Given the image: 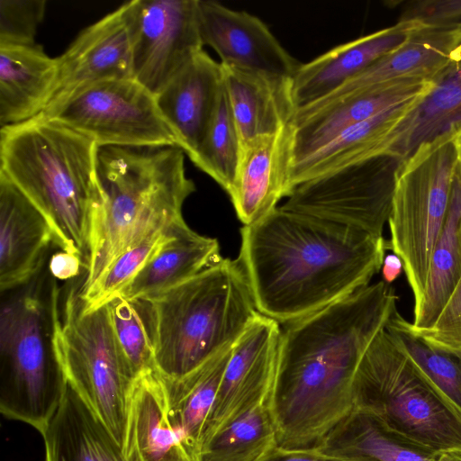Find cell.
<instances>
[{"label":"cell","instance_id":"1","mask_svg":"<svg viewBox=\"0 0 461 461\" xmlns=\"http://www.w3.org/2000/svg\"><path fill=\"white\" fill-rule=\"evenodd\" d=\"M397 299L381 280L285 324L269 400L277 447H318L354 410L357 369Z\"/></svg>","mask_w":461,"mask_h":461},{"label":"cell","instance_id":"2","mask_svg":"<svg viewBox=\"0 0 461 461\" xmlns=\"http://www.w3.org/2000/svg\"><path fill=\"white\" fill-rule=\"evenodd\" d=\"M240 233L238 259L257 311L280 324L367 286L391 249L384 237L280 206Z\"/></svg>","mask_w":461,"mask_h":461},{"label":"cell","instance_id":"3","mask_svg":"<svg viewBox=\"0 0 461 461\" xmlns=\"http://www.w3.org/2000/svg\"><path fill=\"white\" fill-rule=\"evenodd\" d=\"M97 176L100 200L91 217L79 294L125 251L182 219L183 204L195 191L178 146L98 147Z\"/></svg>","mask_w":461,"mask_h":461},{"label":"cell","instance_id":"4","mask_svg":"<svg viewBox=\"0 0 461 461\" xmlns=\"http://www.w3.org/2000/svg\"><path fill=\"white\" fill-rule=\"evenodd\" d=\"M97 151L93 140L46 119L0 128V172L46 217L54 244L84 264L100 200Z\"/></svg>","mask_w":461,"mask_h":461},{"label":"cell","instance_id":"5","mask_svg":"<svg viewBox=\"0 0 461 461\" xmlns=\"http://www.w3.org/2000/svg\"><path fill=\"white\" fill-rule=\"evenodd\" d=\"M135 303L155 367L168 379L185 376L232 347L258 312L242 266L229 258Z\"/></svg>","mask_w":461,"mask_h":461},{"label":"cell","instance_id":"6","mask_svg":"<svg viewBox=\"0 0 461 461\" xmlns=\"http://www.w3.org/2000/svg\"><path fill=\"white\" fill-rule=\"evenodd\" d=\"M59 295L55 280L48 300L25 287L8 298L0 315V411L40 433L68 387L55 340Z\"/></svg>","mask_w":461,"mask_h":461},{"label":"cell","instance_id":"7","mask_svg":"<svg viewBox=\"0 0 461 461\" xmlns=\"http://www.w3.org/2000/svg\"><path fill=\"white\" fill-rule=\"evenodd\" d=\"M354 409L438 454L461 452V411L396 345L385 326L357 369Z\"/></svg>","mask_w":461,"mask_h":461},{"label":"cell","instance_id":"8","mask_svg":"<svg viewBox=\"0 0 461 461\" xmlns=\"http://www.w3.org/2000/svg\"><path fill=\"white\" fill-rule=\"evenodd\" d=\"M457 124L418 147L394 174L389 242L403 263L414 308L422 299L431 254L448 213L457 169L452 142Z\"/></svg>","mask_w":461,"mask_h":461},{"label":"cell","instance_id":"9","mask_svg":"<svg viewBox=\"0 0 461 461\" xmlns=\"http://www.w3.org/2000/svg\"><path fill=\"white\" fill-rule=\"evenodd\" d=\"M56 323V346L68 384L122 447L134 377L119 349L107 303L84 307L68 291Z\"/></svg>","mask_w":461,"mask_h":461},{"label":"cell","instance_id":"10","mask_svg":"<svg viewBox=\"0 0 461 461\" xmlns=\"http://www.w3.org/2000/svg\"><path fill=\"white\" fill-rule=\"evenodd\" d=\"M37 117L59 122L98 147L178 146L156 95L133 78L88 86Z\"/></svg>","mask_w":461,"mask_h":461},{"label":"cell","instance_id":"11","mask_svg":"<svg viewBox=\"0 0 461 461\" xmlns=\"http://www.w3.org/2000/svg\"><path fill=\"white\" fill-rule=\"evenodd\" d=\"M400 160L377 156L296 185L280 207L383 237Z\"/></svg>","mask_w":461,"mask_h":461},{"label":"cell","instance_id":"12","mask_svg":"<svg viewBox=\"0 0 461 461\" xmlns=\"http://www.w3.org/2000/svg\"><path fill=\"white\" fill-rule=\"evenodd\" d=\"M203 47L197 0H137L132 78L154 95Z\"/></svg>","mask_w":461,"mask_h":461},{"label":"cell","instance_id":"13","mask_svg":"<svg viewBox=\"0 0 461 461\" xmlns=\"http://www.w3.org/2000/svg\"><path fill=\"white\" fill-rule=\"evenodd\" d=\"M281 335L278 321L258 312L233 345L205 426L203 447L229 423L270 400Z\"/></svg>","mask_w":461,"mask_h":461},{"label":"cell","instance_id":"14","mask_svg":"<svg viewBox=\"0 0 461 461\" xmlns=\"http://www.w3.org/2000/svg\"><path fill=\"white\" fill-rule=\"evenodd\" d=\"M136 14L137 0L124 3L85 28L57 57V84L44 111L88 86L132 78Z\"/></svg>","mask_w":461,"mask_h":461},{"label":"cell","instance_id":"15","mask_svg":"<svg viewBox=\"0 0 461 461\" xmlns=\"http://www.w3.org/2000/svg\"><path fill=\"white\" fill-rule=\"evenodd\" d=\"M436 80L405 78L351 93L327 103L298 108L294 130V165L330 142L346 129L388 109L427 95Z\"/></svg>","mask_w":461,"mask_h":461},{"label":"cell","instance_id":"16","mask_svg":"<svg viewBox=\"0 0 461 461\" xmlns=\"http://www.w3.org/2000/svg\"><path fill=\"white\" fill-rule=\"evenodd\" d=\"M197 14L203 43L219 55L221 64L290 78L302 64L255 15L206 0H197Z\"/></svg>","mask_w":461,"mask_h":461},{"label":"cell","instance_id":"17","mask_svg":"<svg viewBox=\"0 0 461 461\" xmlns=\"http://www.w3.org/2000/svg\"><path fill=\"white\" fill-rule=\"evenodd\" d=\"M122 451L124 461H197L171 415L165 381L156 368L132 383Z\"/></svg>","mask_w":461,"mask_h":461},{"label":"cell","instance_id":"18","mask_svg":"<svg viewBox=\"0 0 461 461\" xmlns=\"http://www.w3.org/2000/svg\"><path fill=\"white\" fill-rule=\"evenodd\" d=\"M427 26L429 24L420 20H400L393 26L339 45L301 64L292 78L297 109L328 96L374 62L401 48L415 32Z\"/></svg>","mask_w":461,"mask_h":461},{"label":"cell","instance_id":"19","mask_svg":"<svg viewBox=\"0 0 461 461\" xmlns=\"http://www.w3.org/2000/svg\"><path fill=\"white\" fill-rule=\"evenodd\" d=\"M293 139L290 123L241 145L236 177L228 194L244 225L261 220L277 207L281 198L288 196Z\"/></svg>","mask_w":461,"mask_h":461},{"label":"cell","instance_id":"20","mask_svg":"<svg viewBox=\"0 0 461 461\" xmlns=\"http://www.w3.org/2000/svg\"><path fill=\"white\" fill-rule=\"evenodd\" d=\"M54 234L41 212L0 172V289H17L33 280Z\"/></svg>","mask_w":461,"mask_h":461},{"label":"cell","instance_id":"21","mask_svg":"<svg viewBox=\"0 0 461 461\" xmlns=\"http://www.w3.org/2000/svg\"><path fill=\"white\" fill-rule=\"evenodd\" d=\"M460 61L461 24L429 25L415 32L401 48L374 62L328 96L309 105L327 103L394 80L422 78L437 81Z\"/></svg>","mask_w":461,"mask_h":461},{"label":"cell","instance_id":"22","mask_svg":"<svg viewBox=\"0 0 461 461\" xmlns=\"http://www.w3.org/2000/svg\"><path fill=\"white\" fill-rule=\"evenodd\" d=\"M221 87V63L203 50L156 95L178 146L191 161L203 144Z\"/></svg>","mask_w":461,"mask_h":461},{"label":"cell","instance_id":"23","mask_svg":"<svg viewBox=\"0 0 461 461\" xmlns=\"http://www.w3.org/2000/svg\"><path fill=\"white\" fill-rule=\"evenodd\" d=\"M222 81L241 145L290 124L297 107L292 78L221 64Z\"/></svg>","mask_w":461,"mask_h":461},{"label":"cell","instance_id":"24","mask_svg":"<svg viewBox=\"0 0 461 461\" xmlns=\"http://www.w3.org/2000/svg\"><path fill=\"white\" fill-rule=\"evenodd\" d=\"M58 59L38 44L0 46V126L27 122L47 107L56 87Z\"/></svg>","mask_w":461,"mask_h":461},{"label":"cell","instance_id":"25","mask_svg":"<svg viewBox=\"0 0 461 461\" xmlns=\"http://www.w3.org/2000/svg\"><path fill=\"white\" fill-rule=\"evenodd\" d=\"M221 258L218 240L198 234L182 218L169 227L161 248L117 295L136 302L162 293Z\"/></svg>","mask_w":461,"mask_h":461},{"label":"cell","instance_id":"26","mask_svg":"<svg viewBox=\"0 0 461 461\" xmlns=\"http://www.w3.org/2000/svg\"><path fill=\"white\" fill-rule=\"evenodd\" d=\"M423 97L388 109L346 129L321 149L292 165L288 174V195L303 182L380 156L384 138Z\"/></svg>","mask_w":461,"mask_h":461},{"label":"cell","instance_id":"27","mask_svg":"<svg viewBox=\"0 0 461 461\" xmlns=\"http://www.w3.org/2000/svg\"><path fill=\"white\" fill-rule=\"evenodd\" d=\"M41 434L45 461H124L122 447L68 384Z\"/></svg>","mask_w":461,"mask_h":461},{"label":"cell","instance_id":"28","mask_svg":"<svg viewBox=\"0 0 461 461\" xmlns=\"http://www.w3.org/2000/svg\"><path fill=\"white\" fill-rule=\"evenodd\" d=\"M318 448L349 461H438L441 454L391 429L373 413L357 409Z\"/></svg>","mask_w":461,"mask_h":461},{"label":"cell","instance_id":"29","mask_svg":"<svg viewBox=\"0 0 461 461\" xmlns=\"http://www.w3.org/2000/svg\"><path fill=\"white\" fill-rule=\"evenodd\" d=\"M461 122V61L450 67L435 87L384 138L381 155L402 161L418 147Z\"/></svg>","mask_w":461,"mask_h":461},{"label":"cell","instance_id":"30","mask_svg":"<svg viewBox=\"0 0 461 461\" xmlns=\"http://www.w3.org/2000/svg\"><path fill=\"white\" fill-rule=\"evenodd\" d=\"M461 275V174H455L450 205L429 260L424 293L413 310L411 328L430 329L450 297Z\"/></svg>","mask_w":461,"mask_h":461},{"label":"cell","instance_id":"31","mask_svg":"<svg viewBox=\"0 0 461 461\" xmlns=\"http://www.w3.org/2000/svg\"><path fill=\"white\" fill-rule=\"evenodd\" d=\"M228 348L203 365L177 379L164 378L171 415L197 461L205 426L231 355Z\"/></svg>","mask_w":461,"mask_h":461},{"label":"cell","instance_id":"32","mask_svg":"<svg viewBox=\"0 0 461 461\" xmlns=\"http://www.w3.org/2000/svg\"><path fill=\"white\" fill-rule=\"evenodd\" d=\"M276 446L269 401L229 423L203 447L199 461H259Z\"/></svg>","mask_w":461,"mask_h":461},{"label":"cell","instance_id":"33","mask_svg":"<svg viewBox=\"0 0 461 461\" xmlns=\"http://www.w3.org/2000/svg\"><path fill=\"white\" fill-rule=\"evenodd\" d=\"M396 345L461 411V352L429 343L397 312L385 325Z\"/></svg>","mask_w":461,"mask_h":461},{"label":"cell","instance_id":"34","mask_svg":"<svg viewBox=\"0 0 461 461\" xmlns=\"http://www.w3.org/2000/svg\"><path fill=\"white\" fill-rule=\"evenodd\" d=\"M241 152V142L223 86L203 144L192 162L229 194Z\"/></svg>","mask_w":461,"mask_h":461},{"label":"cell","instance_id":"35","mask_svg":"<svg viewBox=\"0 0 461 461\" xmlns=\"http://www.w3.org/2000/svg\"><path fill=\"white\" fill-rule=\"evenodd\" d=\"M107 305L117 345L134 379L156 368L148 328L136 303L115 295Z\"/></svg>","mask_w":461,"mask_h":461},{"label":"cell","instance_id":"36","mask_svg":"<svg viewBox=\"0 0 461 461\" xmlns=\"http://www.w3.org/2000/svg\"><path fill=\"white\" fill-rule=\"evenodd\" d=\"M167 232L168 230L122 254L90 289L79 294L84 307L87 310L98 308L117 295L158 252L167 240Z\"/></svg>","mask_w":461,"mask_h":461},{"label":"cell","instance_id":"37","mask_svg":"<svg viewBox=\"0 0 461 461\" xmlns=\"http://www.w3.org/2000/svg\"><path fill=\"white\" fill-rule=\"evenodd\" d=\"M45 0L0 1V46L35 44Z\"/></svg>","mask_w":461,"mask_h":461},{"label":"cell","instance_id":"38","mask_svg":"<svg viewBox=\"0 0 461 461\" xmlns=\"http://www.w3.org/2000/svg\"><path fill=\"white\" fill-rule=\"evenodd\" d=\"M414 331L434 346L461 352V275L435 324Z\"/></svg>","mask_w":461,"mask_h":461},{"label":"cell","instance_id":"39","mask_svg":"<svg viewBox=\"0 0 461 461\" xmlns=\"http://www.w3.org/2000/svg\"><path fill=\"white\" fill-rule=\"evenodd\" d=\"M412 19L434 26L461 24V0L414 2L406 7L401 17V20Z\"/></svg>","mask_w":461,"mask_h":461},{"label":"cell","instance_id":"40","mask_svg":"<svg viewBox=\"0 0 461 461\" xmlns=\"http://www.w3.org/2000/svg\"><path fill=\"white\" fill-rule=\"evenodd\" d=\"M259 461H349L342 457L322 452L318 447L282 448L274 447Z\"/></svg>","mask_w":461,"mask_h":461},{"label":"cell","instance_id":"41","mask_svg":"<svg viewBox=\"0 0 461 461\" xmlns=\"http://www.w3.org/2000/svg\"><path fill=\"white\" fill-rule=\"evenodd\" d=\"M85 268L83 259L75 254L63 250L55 253L49 264V269L52 277L68 280L77 276L80 269Z\"/></svg>","mask_w":461,"mask_h":461},{"label":"cell","instance_id":"42","mask_svg":"<svg viewBox=\"0 0 461 461\" xmlns=\"http://www.w3.org/2000/svg\"><path fill=\"white\" fill-rule=\"evenodd\" d=\"M403 263L396 254H389L384 257L382 266V275L384 281L391 285L402 274Z\"/></svg>","mask_w":461,"mask_h":461},{"label":"cell","instance_id":"43","mask_svg":"<svg viewBox=\"0 0 461 461\" xmlns=\"http://www.w3.org/2000/svg\"><path fill=\"white\" fill-rule=\"evenodd\" d=\"M452 142L456 152L457 167L461 174V122L455 128Z\"/></svg>","mask_w":461,"mask_h":461},{"label":"cell","instance_id":"44","mask_svg":"<svg viewBox=\"0 0 461 461\" xmlns=\"http://www.w3.org/2000/svg\"><path fill=\"white\" fill-rule=\"evenodd\" d=\"M438 461H461V452L451 451L441 453Z\"/></svg>","mask_w":461,"mask_h":461}]
</instances>
